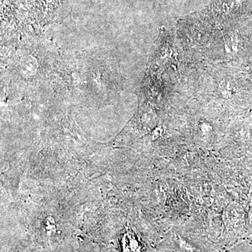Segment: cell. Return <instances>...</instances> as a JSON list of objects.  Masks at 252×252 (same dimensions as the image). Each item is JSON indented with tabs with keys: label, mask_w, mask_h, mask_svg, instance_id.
Returning <instances> with one entry per match:
<instances>
[{
	"label": "cell",
	"mask_w": 252,
	"mask_h": 252,
	"mask_svg": "<svg viewBox=\"0 0 252 252\" xmlns=\"http://www.w3.org/2000/svg\"><path fill=\"white\" fill-rule=\"evenodd\" d=\"M123 252H139L140 245L139 240L132 233H127L122 239Z\"/></svg>",
	"instance_id": "cell-1"
}]
</instances>
